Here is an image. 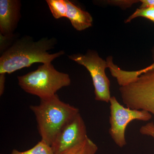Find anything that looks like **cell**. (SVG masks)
<instances>
[{
    "instance_id": "ba28073f",
    "label": "cell",
    "mask_w": 154,
    "mask_h": 154,
    "mask_svg": "<svg viewBox=\"0 0 154 154\" xmlns=\"http://www.w3.org/2000/svg\"><path fill=\"white\" fill-rule=\"evenodd\" d=\"M19 0H0L1 35L12 38L21 18Z\"/></svg>"
},
{
    "instance_id": "52a82bcc",
    "label": "cell",
    "mask_w": 154,
    "mask_h": 154,
    "mask_svg": "<svg viewBox=\"0 0 154 154\" xmlns=\"http://www.w3.org/2000/svg\"><path fill=\"white\" fill-rule=\"evenodd\" d=\"M87 137L85 123L79 113L60 130L51 146L54 154H62Z\"/></svg>"
},
{
    "instance_id": "3957f363",
    "label": "cell",
    "mask_w": 154,
    "mask_h": 154,
    "mask_svg": "<svg viewBox=\"0 0 154 154\" xmlns=\"http://www.w3.org/2000/svg\"><path fill=\"white\" fill-rule=\"evenodd\" d=\"M20 88L26 93L46 99L71 85L68 74L59 72L51 63L43 64L37 69L17 77Z\"/></svg>"
},
{
    "instance_id": "2e32d148",
    "label": "cell",
    "mask_w": 154,
    "mask_h": 154,
    "mask_svg": "<svg viewBox=\"0 0 154 154\" xmlns=\"http://www.w3.org/2000/svg\"><path fill=\"white\" fill-rule=\"evenodd\" d=\"M140 1H108V3L113 4L115 5L120 6V7L128 8Z\"/></svg>"
},
{
    "instance_id": "7a4b0ae2",
    "label": "cell",
    "mask_w": 154,
    "mask_h": 154,
    "mask_svg": "<svg viewBox=\"0 0 154 154\" xmlns=\"http://www.w3.org/2000/svg\"><path fill=\"white\" fill-rule=\"evenodd\" d=\"M30 107L36 116L41 141L50 146L63 127L79 113L78 108L63 102L57 94Z\"/></svg>"
},
{
    "instance_id": "5bb4252c",
    "label": "cell",
    "mask_w": 154,
    "mask_h": 154,
    "mask_svg": "<svg viewBox=\"0 0 154 154\" xmlns=\"http://www.w3.org/2000/svg\"><path fill=\"white\" fill-rule=\"evenodd\" d=\"M153 57L154 60V52ZM153 69H154V61L152 64L150 65L149 66L146 67L140 70L132 71H126L125 72V78L128 81H131V80L134 79L143 73L148 71L150 70Z\"/></svg>"
},
{
    "instance_id": "7c38bea8",
    "label": "cell",
    "mask_w": 154,
    "mask_h": 154,
    "mask_svg": "<svg viewBox=\"0 0 154 154\" xmlns=\"http://www.w3.org/2000/svg\"><path fill=\"white\" fill-rule=\"evenodd\" d=\"M11 154H54L51 146L40 141L32 148L24 152L14 149Z\"/></svg>"
},
{
    "instance_id": "ac0fdd59",
    "label": "cell",
    "mask_w": 154,
    "mask_h": 154,
    "mask_svg": "<svg viewBox=\"0 0 154 154\" xmlns=\"http://www.w3.org/2000/svg\"><path fill=\"white\" fill-rule=\"evenodd\" d=\"M142 3L140 8H149V7H154V0H140V1Z\"/></svg>"
},
{
    "instance_id": "30bf717a",
    "label": "cell",
    "mask_w": 154,
    "mask_h": 154,
    "mask_svg": "<svg viewBox=\"0 0 154 154\" xmlns=\"http://www.w3.org/2000/svg\"><path fill=\"white\" fill-rule=\"evenodd\" d=\"M98 147L89 137L62 154H96Z\"/></svg>"
},
{
    "instance_id": "6da1fadb",
    "label": "cell",
    "mask_w": 154,
    "mask_h": 154,
    "mask_svg": "<svg viewBox=\"0 0 154 154\" xmlns=\"http://www.w3.org/2000/svg\"><path fill=\"white\" fill-rule=\"evenodd\" d=\"M57 40L45 37L34 41L32 37L25 36L19 38L6 50L0 57V74H11L35 63H51L64 54L63 51L50 54Z\"/></svg>"
},
{
    "instance_id": "8fae6325",
    "label": "cell",
    "mask_w": 154,
    "mask_h": 154,
    "mask_svg": "<svg viewBox=\"0 0 154 154\" xmlns=\"http://www.w3.org/2000/svg\"><path fill=\"white\" fill-rule=\"evenodd\" d=\"M46 2L55 19L66 17L67 7L66 0H46Z\"/></svg>"
},
{
    "instance_id": "277c9868",
    "label": "cell",
    "mask_w": 154,
    "mask_h": 154,
    "mask_svg": "<svg viewBox=\"0 0 154 154\" xmlns=\"http://www.w3.org/2000/svg\"><path fill=\"white\" fill-rule=\"evenodd\" d=\"M122 100L130 109L143 110L154 115V69L119 88Z\"/></svg>"
},
{
    "instance_id": "9a60e30c",
    "label": "cell",
    "mask_w": 154,
    "mask_h": 154,
    "mask_svg": "<svg viewBox=\"0 0 154 154\" xmlns=\"http://www.w3.org/2000/svg\"><path fill=\"white\" fill-rule=\"evenodd\" d=\"M140 133L144 135L151 137L154 138V123L152 122L141 127Z\"/></svg>"
},
{
    "instance_id": "5b68a950",
    "label": "cell",
    "mask_w": 154,
    "mask_h": 154,
    "mask_svg": "<svg viewBox=\"0 0 154 154\" xmlns=\"http://www.w3.org/2000/svg\"><path fill=\"white\" fill-rule=\"evenodd\" d=\"M110 103V128L109 133L116 145L122 148L126 145L125 131L128 125L133 120L148 121L152 114L143 110H137L124 107L114 96H111Z\"/></svg>"
},
{
    "instance_id": "8992f818",
    "label": "cell",
    "mask_w": 154,
    "mask_h": 154,
    "mask_svg": "<svg viewBox=\"0 0 154 154\" xmlns=\"http://www.w3.org/2000/svg\"><path fill=\"white\" fill-rule=\"evenodd\" d=\"M69 57L77 63L85 66L90 72L94 88L95 99L108 103L111 96L110 82L105 73L108 68L107 60L100 57L96 51H89L85 55L72 54Z\"/></svg>"
},
{
    "instance_id": "9c48e42d",
    "label": "cell",
    "mask_w": 154,
    "mask_h": 154,
    "mask_svg": "<svg viewBox=\"0 0 154 154\" xmlns=\"http://www.w3.org/2000/svg\"><path fill=\"white\" fill-rule=\"evenodd\" d=\"M66 1L67 12L66 18L73 27L78 31H82L91 27L93 19L90 13L83 11L69 0Z\"/></svg>"
},
{
    "instance_id": "4fadbf2b",
    "label": "cell",
    "mask_w": 154,
    "mask_h": 154,
    "mask_svg": "<svg viewBox=\"0 0 154 154\" xmlns=\"http://www.w3.org/2000/svg\"><path fill=\"white\" fill-rule=\"evenodd\" d=\"M138 17H144L154 23V7L137 9L136 11L126 19L125 23H128Z\"/></svg>"
},
{
    "instance_id": "e0dca14e",
    "label": "cell",
    "mask_w": 154,
    "mask_h": 154,
    "mask_svg": "<svg viewBox=\"0 0 154 154\" xmlns=\"http://www.w3.org/2000/svg\"><path fill=\"white\" fill-rule=\"evenodd\" d=\"M5 74H0V95L4 93L5 84Z\"/></svg>"
}]
</instances>
